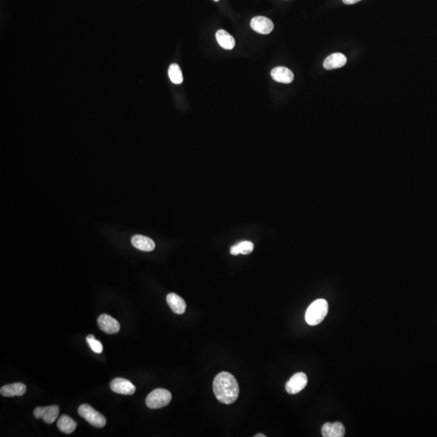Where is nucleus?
Returning a JSON list of instances; mask_svg holds the SVG:
<instances>
[{"label":"nucleus","instance_id":"4","mask_svg":"<svg viewBox=\"0 0 437 437\" xmlns=\"http://www.w3.org/2000/svg\"><path fill=\"white\" fill-rule=\"evenodd\" d=\"M78 414L94 427H103L106 424L105 416L88 404L81 405L78 409Z\"/></svg>","mask_w":437,"mask_h":437},{"label":"nucleus","instance_id":"20","mask_svg":"<svg viewBox=\"0 0 437 437\" xmlns=\"http://www.w3.org/2000/svg\"><path fill=\"white\" fill-rule=\"evenodd\" d=\"M86 340H87L89 347H90L91 349L93 350V351H94L95 353H97V354H101V353L102 352V343H101L100 341L96 339L94 335H88L87 338H86Z\"/></svg>","mask_w":437,"mask_h":437},{"label":"nucleus","instance_id":"3","mask_svg":"<svg viewBox=\"0 0 437 437\" xmlns=\"http://www.w3.org/2000/svg\"><path fill=\"white\" fill-rule=\"evenodd\" d=\"M172 394L170 391L165 389H156L147 395L146 405L150 409H160L170 404Z\"/></svg>","mask_w":437,"mask_h":437},{"label":"nucleus","instance_id":"21","mask_svg":"<svg viewBox=\"0 0 437 437\" xmlns=\"http://www.w3.org/2000/svg\"><path fill=\"white\" fill-rule=\"evenodd\" d=\"M360 1H361V0H343V2L345 4H347V5L356 4V3L360 2Z\"/></svg>","mask_w":437,"mask_h":437},{"label":"nucleus","instance_id":"7","mask_svg":"<svg viewBox=\"0 0 437 437\" xmlns=\"http://www.w3.org/2000/svg\"><path fill=\"white\" fill-rule=\"evenodd\" d=\"M97 324L99 328L103 332L113 335L117 334L120 331V323L116 319L108 314H101L97 319Z\"/></svg>","mask_w":437,"mask_h":437},{"label":"nucleus","instance_id":"15","mask_svg":"<svg viewBox=\"0 0 437 437\" xmlns=\"http://www.w3.org/2000/svg\"><path fill=\"white\" fill-rule=\"evenodd\" d=\"M167 303L173 312L177 314H183L186 309V304L181 296L175 293H170L167 296Z\"/></svg>","mask_w":437,"mask_h":437},{"label":"nucleus","instance_id":"1","mask_svg":"<svg viewBox=\"0 0 437 437\" xmlns=\"http://www.w3.org/2000/svg\"><path fill=\"white\" fill-rule=\"evenodd\" d=\"M213 391L218 401L227 405L235 403L240 393L236 379L227 372H222L215 377Z\"/></svg>","mask_w":437,"mask_h":437},{"label":"nucleus","instance_id":"22","mask_svg":"<svg viewBox=\"0 0 437 437\" xmlns=\"http://www.w3.org/2000/svg\"><path fill=\"white\" fill-rule=\"evenodd\" d=\"M255 437H266V435H264V434H257V435H254Z\"/></svg>","mask_w":437,"mask_h":437},{"label":"nucleus","instance_id":"13","mask_svg":"<svg viewBox=\"0 0 437 437\" xmlns=\"http://www.w3.org/2000/svg\"><path fill=\"white\" fill-rule=\"evenodd\" d=\"M347 57L341 53H335L332 55H329L327 59H325L323 63V67L327 70H332V69L340 68L347 63Z\"/></svg>","mask_w":437,"mask_h":437},{"label":"nucleus","instance_id":"14","mask_svg":"<svg viewBox=\"0 0 437 437\" xmlns=\"http://www.w3.org/2000/svg\"><path fill=\"white\" fill-rule=\"evenodd\" d=\"M26 385L23 383H14L11 385L3 386L0 389V393L4 397H15V396H23L26 393Z\"/></svg>","mask_w":437,"mask_h":437},{"label":"nucleus","instance_id":"9","mask_svg":"<svg viewBox=\"0 0 437 437\" xmlns=\"http://www.w3.org/2000/svg\"><path fill=\"white\" fill-rule=\"evenodd\" d=\"M250 26L260 34H269L274 29V24L265 16H256L250 21Z\"/></svg>","mask_w":437,"mask_h":437},{"label":"nucleus","instance_id":"16","mask_svg":"<svg viewBox=\"0 0 437 437\" xmlns=\"http://www.w3.org/2000/svg\"><path fill=\"white\" fill-rule=\"evenodd\" d=\"M216 36L218 43L222 48L225 49V50H232L235 47L236 43H235L233 36L230 35L225 30L220 29V30L216 32Z\"/></svg>","mask_w":437,"mask_h":437},{"label":"nucleus","instance_id":"11","mask_svg":"<svg viewBox=\"0 0 437 437\" xmlns=\"http://www.w3.org/2000/svg\"><path fill=\"white\" fill-rule=\"evenodd\" d=\"M131 244L135 248L144 252H151L155 249V242L151 238L142 235H135L131 238Z\"/></svg>","mask_w":437,"mask_h":437},{"label":"nucleus","instance_id":"2","mask_svg":"<svg viewBox=\"0 0 437 437\" xmlns=\"http://www.w3.org/2000/svg\"><path fill=\"white\" fill-rule=\"evenodd\" d=\"M329 306L327 300L319 299L309 305L305 313V321L310 326L320 324L328 313Z\"/></svg>","mask_w":437,"mask_h":437},{"label":"nucleus","instance_id":"18","mask_svg":"<svg viewBox=\"0 0 437 437\" xmlns=\"http://www.w3.org/2000/svg\"><path fill=\"white\" fill-rule=\"evenodd\" d=\"M254 249V246L252 242L245 241L232 246L230 249V254L232 255H238V254L246 255V254H251Z\"/></svg>","mask_w":437,"mask_h":437},{"label":"nucleus","instance_id":"10","mask_svg":"<svg viewBox=\"0 0 437 437\" xmlns=\"http://www.w3.org/2000/svg\"><path fill=\"white\" fill-rule=\"evenodd\" d=\"M322 434L324 437H343L345 427L343 423L339 422L325 423L322 427Z\"/></svg>","mask_w":437,"mask_h":437},{"label":"nucleus","instance_id":"8","mask_svg":"<svg viewBox=\"0 0 437 437\" xmlns=\"http://www.w3.org/2000/svg\"><path fill=\"white\" fill-rule=\"evenodd\" d=\"M110 389L114 393L123 395L133 394L136 390L135 385L131 381L120 377L113 379V381H111Z\"/></svg>","mask_w":437,"mask_h":437},{"label":"nucleus","instance_id":"12","mask_svg":"<svg viewBox=\"0 0 437 437\" xmlns=\"http://www.w3.org/2000/svg\"><path fill=\"white\" fill-rule=\"evenodd\" d=\"M271 77L279 83L290 84L294 80V75L291 70L284 67H278L271 71Z\"/></svg>","mask_w":437,"mask_h":437},{"label":"nucleus","instance_id":"5","mask_svg":"<svg viewBox=\"0 0 437 437\" xmlns=\"http://www.w3.org/2000/svg\"><path fill=\"white\" fill-rule=\"evenodd\" d=\"M308 383V377L304 373H298L292 376V378L287 382V392L290 394H296L305 388Z\"/></svg>","mask_w":437,"mask_h":437},{"label":"nucleus","instance_id":"6","mask_svg":"<svg viewBox=\"0 0 437 437\" xmlns=\"http://www.w3.org/2000/svg\"><path fill=\"white\" fill-rule=\"evenodd\" d=\"M59 407L58 406H50L46 407H36L33 411L36 419H43L49 424L54 423L58 419Z\"/></svg>","mask_w":437,"mask_h":437},{"label":"nucleus","instance_id":"17","mask_svg":"<svg viewBox=\"0 0 437 437\" xmlns=\"http://www.w3.org/2000/svg\"><path fill=\"white\" fill-rule=\"evenodd\" d=\"M57 426L63 433L71 434L75 431L77 424L71 417L63 415L59 418V421L57 423Z\"/></svg>","mask_w":437,"mask_h":437},{"label":"nucleus","instance_id":"19","mask_svg":"<svg viewBox=\"0 0 437 437\" xmlns=\"http://www.w3.org/2000/svg\"><path fill=\"white\" fill-rule=\"evenodd\" d=\"M169 76H170V81L175 85H180L183 81V75H182L181 68L176 63L170 65V68H169Z\"/></svg>","mask_w":437,"mask_h":437},{"label":"nucleus","instance_id":"23","mask_svg":"<svg viewBox=\"0 0 437 437\" xmlns=\"http://www.w3.org/2000/svg\"><path fill=\"white\" fill-rule=\"evenodd\" d=\"M214 1H219V0H214Z\"/></svg>","mask_w":437,"mask_h":437}]
</instances>
